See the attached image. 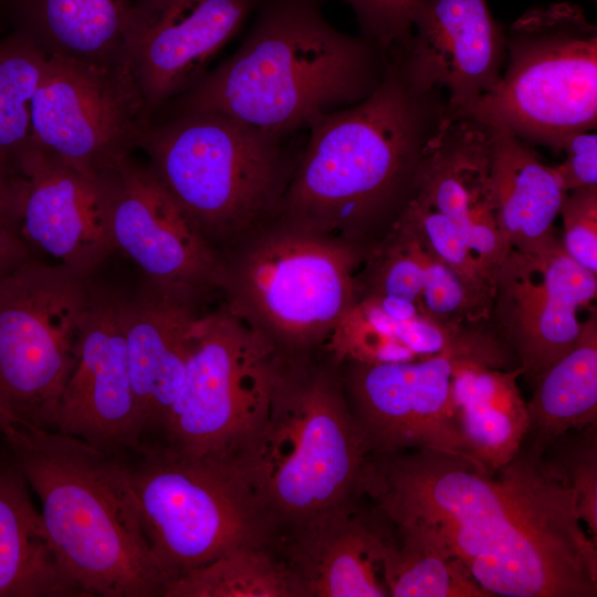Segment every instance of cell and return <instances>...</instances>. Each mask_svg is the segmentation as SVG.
I'll return each instance as SVG.
<instances>
[{"instance_id":"1","label":"cell","mask_w":597,"mask_h":597,"mask_svg":"<svg viewBox=\"0 0 597 597\" xmlns=\"http://www.w3.org/2000/svg\"><path fill=\"white\" fill-rule=\"evenodd\" d=\"M360 495L394 524H417L490 596L596 597L597 546L574 492L524 442L494 472L440 451L369 454Z\"/></svg>"},{"instance_id":"2","label":"cell","mask_w":597,"mask_h":597,"mask_svg":"<svg viewBox=\"0 0 597 597\" xmlns=\"http://www.w3.org/2000/svg\"><path fill=\"white\" fill-rule=\"evenodd\" d=\"M447 109L389 59L357 104L314 117L279 217L369 250L398 218L422 149Z\"/></svg>"},{"instance_id":"3","label":"cell","mask_w":597,"mask_h":597,"mask_svg":"<svg viewBox=\"0 0 597 597\" xmlns=\"http://www.w3.org/2000/svg\"><path fill=\"white\" fill-rule=\"evenodd\" d=\"M323 1L260 0L238 50L157 113L214 112L295 135L317 115L366 98L389 57L333 27Z\"/></svg>"},{"instance_id":"4","label":"cell","mask_w":597,"mask_h":597,"mask_svg":"<svg viewBox=\"0 0 597 597\" xmlns=\"http://www.w3.org/2000/svg\"><path fill=\"white\" fill-rule=\"evenodd\" d=\"M368 455L324 346L276 352L266 410L228 454L280 533L358 502Z\"/></svg>"},{"instance_id":"5","label":"cell","mask_w":597,"mask_h":597,"mask_svg":"<svg viewBox=\"0 0 597 597\" xmlns=\"http://www.w3.org/2000/svg\"><path fill=\"white\" fill-rule=\"evenodd\" d=\"M2 439L41 501L57 554L87 597L163 596L167 579L122 459L27 425Z\"/></svg>"},{"instance_id":"6","label":"cell","mask_w":597,"mask_h":597,"mask_svg":"<svg viewBox=\"0 0 597 597\" xmlns=\"http://www.w3.org/2000/svg\"><path fill=\"white\" fill-rule=\"evenodd\" d=\"M292 136L220 113L186 112L151 119L139 148L221 258L280 216L303 146Z\"/></svg>"},{"instance_id":"7","label":"cell","mask_w":597,"mask_h":597,"mask_svg":"<svg viewBox=\"0 0 597 597\" xmlns=\"http://www.w3.org/2000/svg\"><path fill=\"white\" fill-rule=\"evenodd\" d=\"M367 254L277 217L221 254V303L276 352H313L354 304Z\"/></svg>"},{"instance_id":"8","label":"cell","mask_w":597,"mask_h":597,"mask_svg":"<svg viewBox=\"0 0 597 597\" xmlns=\"http://www.w3.org/2000/svg\"><path fill=\"white\" fill-rule=\"evenodd\" d=\"M122 460L167 585L231 551L276 548L277 526L228 455L147 442Z\"/></svg>"},{"instance_id":"9","label":"cell","mask_w":597,"mask_h":597,"mask_svg":"<svg viewBox=\"0 0 597 597\" xmlns=\"http://www.w3.org/2000/svg\"><path fill=\"white\" fill-rule=\"evenodd\" d=\"M506 61L491 91L459 113L504 126L527 144L559 153L597 125V29L572 2L537 6L505 31Z\"/></svg>"},{"instance_id":"10","label":"cell","mask_w":597,"mask_h":597,"mask_svg":"<svg viewBox=\"0 0 597 597\" xmlns=\"http://www.w3.org/2000/svg\"><path fill=\"white\" fill-rule=\"evenodd\" d=\"M92 276L33 258L0 275V406L21 425L54 430Z\"/></svg>"},{"instance_id":"11","label":"cell","mask_w":597,"mask_h":597,"mask_svg":"<svg viewBox=\"0 0 597 597\" xmlns=\"http://www.w3.org/2000/svg\"><path fill=\"white\" fill-rule=\"evenodd\" d=\"M478 296L491 294L511 250L491 185L489 127L447 112L427 140L399 213Z\"/></svg>"},{"instance_id":"12","label":"cell","mask_w":597,"mask_h":597,"mask_svg":"<svg viewBox=\"0 0 597 597\" xmlns=\"http://www.w3.org/2000/svg\"><path fill=\"white\" fill-rule=\"evenodd\" d=\"M276 350L222 303L200 314L184 381L161 433L168 449L230 454L270 400Z\"/></svg>"},{"instance_id":"13","label":"cell","mask_w":597,"mask_h":597,"mask_svg":"<svg viewBox=\"0 0 597 597\" xmlns=\"http://www.w3.org/2000/svg\"><path fill=\"white\" fill-rule=\"evenodd\" d=\"M461 357L481 358L502 368H511L513 358L490 329L470 343L420 360L339 364L346 397L369 454L429 449L476 465L465 451L455 419L452 379Z\"/></svg>"},{"instance_id":"14","label":"cell","mask_w":597,"mask_h":597,"mask_svg":"<svg viewBox=\"0 0 597 597\" xmlns=\"http://www.w3.org/2000/svg\"><path fill=\"white\" fill-rule=\"evenodd\" d=\"M116 253L148 283L199 307L221 303L222 263L149 164L130 155L96 175Z\"/></svg>"},{"instance_id":"15","label":"cell","mask_w":597,"mask_h":597,"mask_svg":"<svg viewBox=\"0 0 597 597\" xmlns=\"http://www.w3.org/2000/svg\"><path fill=\"white\" fill-rule=\"evenodd\" d=\"M149 122L125 65L48 56L31 106V142L41 149L96 176L139 148Z\"/></svg>"},{"instance_id":"16","label":"cell","mask_w":597,"mask_h":597,"mask_svg":"<svg viewBox=\"0 0 597 597\" xmlns=\"http://www.w3.org/2000/svg\"><path fill=\"white\" fill-rule=\"evenodd\" d=\"M597 296V274L568 256L561 238L535 252L511 249L495 273L489 324L533 384L577 342Z\"/></svg>"},{"instance_id":"17","label":"cell","mask_w":597,"mask_h":597,"mask_svg":"<svg viewBox=\"0 0 597 597\" xmlns=\"http://www.w3.org/2000/svg\"><path fill=\"white\" fill-rule=\"evenodd\" d=\"M260 0H130L125 66L149 118L193 86Z\"/></svg>"},{"instance_id":"18","label":"cell","mask_w":597,"mask_h":597,"mask_svg":"<svg viewBox=\"0 0 597 597\" xmlns=\"http://www.w3.org/2000/svg\"><path fill=\"white\" fill-rule=\"evenodd\" d=\"M95 274L77 363L60 398L53 431L125 459L143 444L123 324L127 291L96 281Z\"/></svg>"},{"instance_id":"19","label":"cell","mask_w":597,"mask_h":597,"mask_svg":"<svg viewBox=\"0 0 597 597\" xmlns=\"http://www.w3.org/2000/svg\"><path fill=\"white\" fill-rule=\"evenodd\" d=\"M12 229L29 250L84 274L115 254L96 176L73 168L32 142L13 163Z\"/></svg>"},{"instance_id":"20","label":"cell","mask_w":597,"mask_h":597,"mask_svg":"<svg viewBox=\"0 0 597 597\" xmlns=\"http://www.w3.org/2000/svg\"><path fill=\"white\" fill-rule=\"evenodd\" d=\"M391 59L416 90L444 91L447 111L455 114L500 80L505 31L486 0H422L407 43Z\"/></svg>"},{"instance_id":"21","label":"cell","mask_w":597,"mask_h":597,"mask_svg":"<svg viewBox=\"0 0 597 597\" xmlns=\"http://www.w3.org/2000/svg\"><path fill=\"white\" fill-rule=\"evenodd\" d=\"M387 536V521L356 502L281 533L276 548L297 576L303 597H386Z\"/></svg>"},{"instance_id":"22","label":"cell","mask_w":597,"mask_h":597,"mask_svg":"<svg viewBox=\"0 0 597 597\" xmlns=\"http://www.w3.org/2000/svg\"><path fill=\"white\" fill-rule=\"evenodd\" d=\"M207 310L142 277L127 292L123 324L143 443L163 433L184 381L193 324Z\"/></svg>"},{"instance_id":"23","label":"cell","mask_w":597,"mask_h":597,"mask_svg":"<svg viewBox=\"0 0 597 597\" xmlns=\"http://www.w3.org/2000/svg\"><path fill=\"white\" fill-rule=\"evenodd\" d=\"M364 296L408 302L426 317L449 326L478 323L488 313L484 303L402 216L369 250L356 274V298Z\"/></svg>"},{"instance_id":"24","label":"cell","mask_w":597,"mask_h":597,"mask_svg":"<svg viewBox=\"0 0 597 597\" xmlns=\"http://www.w3.org/2000/svg\"><path fill=\"white\" fill-rule=\"evenodd\" d=\"M489 329L488 322L448 326L408 302L364 296L355 300L324 347L338 364L408 363L470 343Z\"/></svg>"},{"instance_id":"25","label":"cell","mask_w":597,"mask_h":597,"mask_svg":"<svg viewBox=\"0 0 597 597\" xmlns=\"http://www.w3.org/2000/svg\"><path fill=\"white\" fill-rule=\"evenodd\" d=\"M520 376V367L502 368L481 358L461 357L455 363V419L465 451L481 470H499L526 440L528 413Z\"/></svg>"},{"instance_id":"26","label":"cell","mask_w":597,"mask_h":597,"mask_svg":"<svg viewBox=\"0 0 597 597\" xmlns=\"http://www.w3.org/2000/svg\"><path fill=\"white\" fill-rule=\"evenodd\" d=\"M488 126V125H486ZM498 223L511 249L535 252L558 239L554 222L567 196L554 167L504 126H488Z\"/></svg>"},{"instance_id":"27","label":"cell","mask_w":597,"mask_h":597,"mask_svg":"<svg viewBox=\"0 0 597 597\" xmlns=\"http://www.w3.org/2000/svg\"><path fill=\"white\" fill-rule=\"evenodd\" d=\"M0 597H87L57 554L29 483L0 455Z\"/></svg>"},{"instance_id":"28","label":"cell","mask_w":597,"mask_h":597,"mask_svg":"<svg viewBox=\"0 0 597 597\" xmlns=\"http://www.w3.org/2000/svg\"><path fill=\"white\" fill-rule=\"evenodd\" d=\"M18 30L48 56L125 65L130 0H10Z\"/></svg>"},{"instance_id":"29","label":"cell","mask_w":597,"mask_h":597,"mask_svg":"<svg viewBox=\"0 0 597 597\" xmlns=\"http://www.w3.org/2000/svg\"><path fill=\"white\" fill-rule=\"evenodd\" d=\"M525 442L544 453L570 430L597 425V314L591 308L575 345L532 384Z\"/></svg>"},{"instance_id":"30","label":"cell","mask_w":597,"mask_h":597,"mask_svg":"<svg viewBox=\"0 0 597 597\" xmlns=\"http://www.w3.org/2000/svg\"><path fill=\"white\" fill-rule=\"evenodd\" d=\"M387 523L383 576L389 596L490 597L434 534L417 524Z\"/></svg>"},{"instance_id":"31","label":"cell","mask_w":597,"mask_h":597,"mask_svg":"<svg viewBox=\"0 0 597 597\" xmlns=\"http://www.w3.org/2000/svg\"><path fill=\"white\" fill-rule=\"evenodd\" d=\"M163 597H303V590L276 548L242 547L176 577Z\"/></svg>"},{"instance_id":"32","label":"cell","mask_w":597,"mask_h":597,"mask_svg":"<svg viewBox=\"0 0 597 597\" xmlns=\"http://www.w3.org/2000/svg\"><path fill=\"white\" fill-rule=\"evenodd\" d=\"M48 55L24 33L0 39V160L9 168L31 142V106Z\"/></svg>"},{"instance_id":"33","label":"cell","mask_w":597,"mask_h":597,"mask_svg":"<svg viewBox=\"0 0 597 597\" xmlns=\"http://www.w3.org/2000/svg\"><path fill=\"white\" fill-rule=\"evenodd\" d=\"M597 425L570 430L549 444L543 459L576 496L579 519L597 538Z\"/></svg>"},{"instance_id":"34","label":"cell","mask_w":597,"mask_h":597,"mask_svg":"<svg viewBox=\"0 0 597 597\" xmlns=\"http://www.w3.org/2000/svg\"><path fill=\"white\" fill-rule=\"evenodd\" d=\"M354 11L362 35L388 57L407 43L412 17L422 0H341Z\"/></svg>"},{"instance_id":"35","label":"cell","mask_w":597,"mask_h":597,"mask_svg":"<svg viewBox=\"0 0 597 597\" xmlns=\"http://www.w3.org/2000/svg\"><path fill=\"white\" fill-rule=\"evenodd\" d=\"M559 216L563 249L576 263L597 274V185L568 191Z\"/></svg>"},{"instance_id":"36","label":"cell","mask_w":597,"mask_h":597,"mask_svg":"<svg viewBox=\"0 0 597 597\" xmlns=\"http://www.w3.org/2000/svg\"><path fill=\"white\" fill-rule=\"evenodd\" d=\"M559 153L564 160L554 166L565 190L597 185V134L577 132L562 143Z\"/></svg>"},{"instance_id":"37","label":"cell","mask_w":597,"mask_h":597,"mask_svg":"<svg viewBox=\"0 0 597 597\" xmlns=\"http://www.w3.org/2000/svg\"><path fill=\"white\" fill-rule=\"evenodd\" d=\"M32 259L31 251L21 238L0 222V275Z\"/></svg>"},{"instance_id":"38","label":"cell","mask_w":597,"mask_h":597,"mask_svg":"<svg viewBox=\"0 0 597 597\" xmlns=\"http://www.w3.org/2000/svg\"><path fill=\"white\" fill-rule=\"evenodd\" d=\"M0 222L12 229V174L0 160ZM13 230V229H12Z\"/></svg>"},{"instance_id":"39","label":"cell","mask_w":597,"mask_h":597,"mask_svg":"<svg viewBox=\"0 0 597 597\" xmlns=\"http://www.w3.org/2000/svg\"><path fill=\"white\" fill-rule=\"evenodd\" d=\"M19 425L14 418H12L1 406H0V436L4 437L11 433Z\"/></svg>"},{"instance_id":"40","label":"cell","mask_w":597,"mask_h":597,"mask_svg":"<svg viewBox=\"0 0 597 597\" xmlns=\"http://www.w3.org/2000/svg\"><path fill=\"white\" fill-rule=\"evenodd\" d=\"M596 1V0H595Z\"/></svg>"}]
</instances>
